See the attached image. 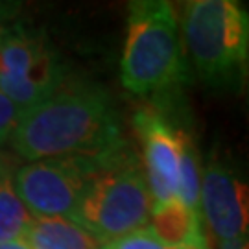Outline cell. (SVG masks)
<instances>
[{"instance_id":"obj_15","label":"cell","mask_w":249,"mask_h":249,"mask_svg":"<svg viewBox=\"0 0 249 249\" xmlns=\"http://www.w3.org/2000/svg\"><path fill=\"white\" fill-rule=\"evenodd\" d=\"M188 249H209V246H205V248H188Z\"/></svg>"},{"instance_id":"obj_13","label":"cell","mask_w":249,"mask_h":249,"mask_svg":"<svg viewBox=\"0 0 249 249\" xmlns=\"http://www.w3.org/2000/svg\"><path fill=\"white\" fill-rule=\"evenodd\" d=\"M218 249H249V238H242V240L218 244Z\"/></svg>"},{"instance_id":"obj_16","label":"cell","mask_w":249,"mask_h":249,"mask_svg":"<svg viewBox=\"0 0 249 249\" xmlns=\"http://www.w3.org/2000/svg\"><path fill=\"white\" fill-rule=\"evenodd\" d=\"M248 83H249V61H248Z\"/></svg>"},{"instance_id":"obj_3","label":"cell","mask_w":249,"mask_h":249,"mask_svg":"<svg viewBox=\"0 0 249 249\" xmlns=\"http://www.w3.org/2000/svg\"><path fill=\"white\" fill-rule=\"evenodd\" d=\"M179 30L187 61L207 87L238 92L248 81L249 11L234 0L183 4Z\"/></svg>"},{"instance_id":"obj_5","label":"cell","mask_w":249,"mask_h":249,"mask_svg":"<svg viewBox=\"0 0 249 249\" xmlns=\"http://www.w3.org/2000/svg\"><path fill=\"white\" fill-rule=\"evenodd\" d=\"M100 157L102 155L28 162L18 168L13 188L32 218L72 220Z\"/></svg>"},{"instance_id":"obj_12","label":"cell","mask_w":249,"mask_h":249,"mask_svg":"<svg viewBox=\"0 0 249 249\" xmlns=\"http://www.w3.org/2000/svg\"><path fill=\"white\" fill-rule=\"evenodd\" d=\"M20 109L0 90V146L8 142L20 120Z\"/></svg>"},{"instance_id":"obj_14","label":"cell","mask_w":249,"mask_h":249,"mask_svg":"<svg viewBox=\"0 0 249 249\" xmlns=\"http://www.w3.org/2000/svg\"><path fill=\"white\" fill-rule=\"evenodd\" d=\"M0 249H28V246H24L20 240H11V242H2Z\"/></svg>"},{"instance_id":"obj_8","label":"cell","mask_w":249,"mask_h":249,"mask_svg":"<svg viewBox=\"0 0 249 249\" xmlns=\"http://www.w3.org/2000/svg\"><path fill=\"white\" fill-rule=\"evenodd\" d=\"M148 227L166 249L207 246L199 213L187 207L179 197H172L164 203L153 205Z\"/></svg>"},{"instance_id":"obj_1","label":"cell","mask_w":249,"mask_h":249,"mask_svg":"<svg viewBox=\"0 0 249 249\" xmlns=\"http://www.w3.org/2000/svg\"><path fill=\"white\" fill-rule=\"evenodd\" d=\"M124 142L107 90L94 81L67 76L48 98L20 115L9 139L15 153L28 162L96 157Z\"/></svg>"},{"instance_id":"obj_7","label":"cell","mask_w":249,"mask_h":249,"mask_svg":"<svg viewBox=\"0 0 249 249\" xmlns=\"http://www.w3.org/2000/svg\"><path fill=\"white\" fill-rule=\"evenodd\" d=\"M142 146V170L153 205L178 197L181 133L185 125L166 116L162 104L141 107L133 116Z\"/></svg>"},{"instance_id":"obj_11","label":"cell","mask_w":249,"mask_h":249,"mask_svg":"<svg viewBox=\"0 0 249 249\" xmlns=\"http://www.w3.org/2000/svg\"><path fill=\"white\" fill-rule=\"evenodd\" d=\"M104 249H166L160 244L155 234L150 231V227L135 231L131 234H125L122 238L109 242L104 246Z\"/></svg>"},{"instance_id":"obj_10","label":"cell","mask_w":249,"mask_h":249,"mask_svg":"<svg viewBox=\"0 0 249 249\" xmlns=\"http://www.w3.org/2000/svg\"><path fill=\"white\" fill-rule=\"evenodd\" d=\"M30 220L32 214L18 199L9 176L0 174V244L20 240Z\"/></svg>"},{"instance_id":"obj_2","label":"cell","mask_w":249,"mask_h":249,"mask_svg":"<svg viewBox=\"0 0 249 249\" xmlns=\"http://www.w3.org/2000/svg\"><path fill=\"white\" fill-rule=\"evenodd\" d=\"M120 80L129 92L155 102H168L185 85L188 63L178 13L170 2H129Z\"/></svg>"},{"instance_id":"obj_9","label":"cell","mask_w":249,"mask_h":249,"mask_svg":"<svg viewBox=\"0 0 249 249\" xmlns=\"http://www.w3.org/2000/svg\"><path fill=\"white\" fill-rule=\"evenodd\" d=\"M20 242L28 249H104V244L69 218H32Z\"/></svg>"},{"instance_id":"obj_4","label":"cell","mask_w":249,"mask_h":249,"mask_svg":"<svg viewBox=\"0 0 249 249\" xmlns=\"http://www.w3.org/2000/svg\"><path fill=\"white\" fill-rule=\"evenodd\" d=\"M151 199L142 162L127 144L102 155L87 181L72 222L104 246L150 225Z\"/></svg>"},{"instance_id":"obj_6","label":"cell","mask_w":249,"mask_h":249,"mask_svg":"<svg viewBox=\"0 0 249 249\" xmlns=\"http://www.w3.org/2000/svg\"><path fill=\"white\" fill-rule=\"evenodd\" d=\"M199 218L216 244L249 238V179L214 157L201 170Z\"/></svg>"}]
</instances>
